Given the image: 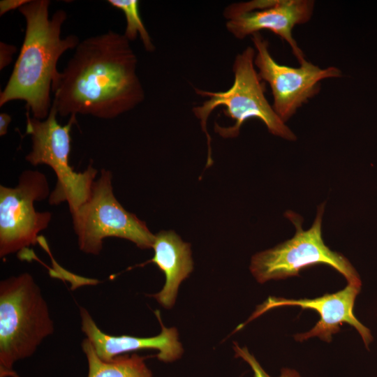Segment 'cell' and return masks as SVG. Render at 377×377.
Instances as JSON below:
<instances>
[{
    "mask_svg": "<svg viewBox=\"0 0 377 377\" xmlns=\"http://www.w3.org/2000/svg\"><path fill=\"white\" fill-rule=\"evenodd\" d=\"M137 57L124 34L113 31L80 42L52 83L57 114L110 119L145 99Z\"/></svg>",
    "mask_w": 377,
    "mask_h": 377,
    "instance_id": "cell-1",
    "label": "cell"
},
{
    "mask_svg": "<svg viewBox=\"0 0 377 377\" xmlns=\"http://www.w3.org/2000/svg\"><path fill=\"white\" fill-rule=\"evenodd\" d=\"M50 5L49 0H30L18 9L26 22L24 38L12 73L0 94L1 107L11 101H24L33 117L40 120L47 117L52 105L50 90L60 73L57 61L80 43L75 35L61 38L67 14L60 9L50 18Z\"/></svg>",
    "mask_w": 377,
    "mask_h": 377,
    "instance_id": "cell-2",
    "label": "cell"
},
{
    "mask_svg": "<svg viewBox=\"0 0 377 377\" xmlns=\"http://www.w3.org/2000/svg\"><path fill=\"white\" fill-rule=\"evenodd\" d=\"M256 51L247 47L237 54L232 64L234 82L225 91H209L194 88L195 94L207 99L200 105L193 108L194 115L200 120L207 139V167L213 163L211 137L207 131V122L214 110L223 106L225 116L235 121L232 126H222L214 124V131L223 138L238 136L242 124L249 119L256 118L263 121L268 131L283 139L294 141L297 137L274 110L265 97V82L258 76L254 65Z\"/></svg>",
    "mask_w": 377,
    "mask_h": 377,
    "instance_id": "cell-3",
    "label": "cell"
},
{
    "mask_svg": "<svg viewBox=\"0 0 377 377\" xmlns=\"http://www.w3.org/2000/svg\"><path fill=\"white\" fill-rule=\"evenodd\" d=\"M47 302L28 272L0 283V377H20L16 362L31 357L54 332Z\"/></svg>",
    "mask_w": 377,
    "mask_h": 377,
    "instance_id": "cell-4",
    "label": "cell"
},
{
    "mask_svg": "<svg viewBox=\"0 0 377 377\" xmlns=\"http://www.w3.org/2000/svg\"><path fill=\"white\" fill-rule=\"evenodd\" d=\"M57 111L52 104L49 115L40 120L27 112L25 134L31 135V149L25 160L33 166H50L57 177L54 189L49 197L51 205L68 203L74 214L89 198L98 170L89 164L83 172H75L69 163L71 149V128L76 123V115H71L65 125L57 120Z\"/></svg>",
    "mask_w": 377,
    "mask_h": 377,
    "instance_id": "cell-5",
    "label": "cell"
},
{
    "mask_svg": "<svg viewBox=\"0 0 377 377\" xmlns=\"http://www.w3.org/2000/svg\"><path fill=\"white\" fill-rule=\"evenodd\" d=\"M324 210L325 203L318 207L314 221L306 230L302 228L300 215L292 211L286 212L295 226V233L291 239L251 258L250 271L259 283L299 276L304 268L324 264L341 274L348 283L362 286L360 277L350 261L325 244L322 237Z\"/></svg>",
    "mask_w": 377,
    "mask_h": 377,
    "instance_id": "cell-6",
    "label": "cell"
},
{
    "mask_svg": "<svg viewBox=\"0 0 377 377\" xmlns=\"http://www.w3.org/2000/svg\"><path fill=\"white\" fill-rule=\"evenodd\" d=\"M112 179V172L102 169L93 183L89 199L71 214L80 250L99 255L107 237L129 240L141 249L152 248L155 235L145 221L125 209L117 200Z\"/></svg>",
    "mask_w": 377,
    "mask_h": 377,
    "instance_id": "cell-7",
    "label": "cell"
},
{
    "mask_svg": "<svg viewBox=\"0 0 377 377\" xmlns=\"http://www.w3.org/2000/svg\"><path fill=\"white\" fill-rule=\"evenodd\" d=\"M50 193L47 178L39 170L22 171L14 187L0 186L1 258L36 244L52 215L36 211L34 203L49 198Z\"/></svg>",
    "mask_w": 377,
    "mask_h": 377,
    "instance_id": "cell-8",
    "label": "cell"
},
{
    "mask_svg": "<svg viewBox=\"0 0 377 377\" xmlns=\"http://www.w3.org/2000/svg\"><path fill=\"white\" fill-rule=\"evenodd\" d=\"M251 40L258 76L269 84L273 96L272 108L285 123L318 94L321 80L342 75L337 67L320 68L307 60L297 68L279 64L272 57L269 43L260 32L253 34Z\"/></svg>",
    "mask_w": 377,
    "mask_h": 377,
    "instance_id": "cell-9",
    "label": "cell"
},
{
    "mask_svg": "<svg viewBox=\"0 0 377 377\" xmlns=\"http://www.w3.org/2000/svg\"><path fill=\"white\" fill-rule=\"evenodd\" d=\"M314 6L312 0H253L228 6L223 16L227 30L237 39L263 30L277 35L289 45L300 64L306 59L293 38V30L296 25L311 20Z\"/></svg>",
    "mask_w": 377,
    "mask_h": 377,
    "instance_id": "cell-10",
    "label": "cell"
},
{
    "mask_svg": "<svg viewBox=\"0 0 377 377\" xmlns=\"http://www.w3.org/2000/svg\"><path fill=\"white\" fill-rule=\"evenodd\" d=\"M362 286L350 283L334 293H327L313 299H286L269 297L246 322L256 318L267 311L281 306H297L303 309H313L320 315V319L315 326L307 332L295 335L296 341H303L309 338L318 337L321 340L330 342L332 336L340 331L343 323H347L359 332L365 347L369 349L374 338L370 330L355 317L353 308L355 299L361 290Z\"/></svg>",
    "mask_w": 377,
    "mask_h": 377,
    "instance_id": "cell-11",
    "label": "cell"
},
{
    "mask_svg": "<svg viewBox=\"0 0 377 377\" xmlns=\"http://www.w3.org/2000/svg\"><path fill=\"white\" fill-rule=\"evenodd\" d=\"M155 313L161 326V332L158 335L151 337L112 336L103 332L89 311L80 306L81 330L91 342L97 355L103 360H110L129 352L154 349L158 351L156 357L159 360L163 362H174L180 358L184 352L179 341L177 330L165 327L160 312L156 311Z\"/></svg>",
    "mask_w": 377,
    "mask_h": 377,
    "instance_id": "cell-12",
    "label": "cell"
},
{
    "mask_svg": "<svg viewBox=\"0 0 377 377\" xmlns=\"http://www.w3.org/2000/svg\"><path fill=\"white\" fill-rule=\"evenodd\" d=\"M154 263L164 273L165 284L152 295L165 309H171L176 301L181 283L193 269L191 245L184 242L173 230H161L154 236L152 246Z\"/></svg>",
    "mask_w": 377,
    "mask_h": 377,
    "instance_id": "cell-13",
    "label": "cell"
},
{
    "mask_svg": "<svg viewBox=\"0 0 377 377\" xmlns=\"http://www.w3.org/2000/svg\"><path fill=\"white\" fill-rule=\"evenodd\" d=\"M82 348L88 363L87 377H153L145 362V357L136 353L119 355L103 360L87 338L82 343Z\"/></svg>",
    "mask_w": 377,
    "mask_h": 377,
    "instance_id": "cell-14",
    "label": "cell"
},
{
    "mask_svg": "<svg viewBox=\"0 0 377 377\" xmlns=\"http://www.w3.org/2000/svg\"><path fill=\"white\" fill-rule=\"evenodd\" d=\"M112 7L121 10L125 16L126 25L124 35L129 40H134L138 35L147 52H153L155 46L145 28L139 12V1L108 0Z\"/></svg>",
    "mask_w": 377,
    "mask_h": 377,
    "instance_id": "cell-15",
    "label": "cell"
},
{
    "mask_svg": "<svg viewBox=\"0 0 377 377\" xmlns=\"http://www.w3.org/2000/svg\"><path fill=\"white\" fill-rule=\"evenodd\" d=\"M233 349L235 357L243 359L247 362L253 371V377H271L261 367L256 357L249 353L246 347H240L235 343ZM279 377H301L295 369L283 368Z\"/></svg>",
    "mask_w": 377,
    "mask_h": 377,
    "instance_id": "cell-16",
    "label": "cell"
},
{
    "mask_svg": "<svg viewBox=\"0 0 377 377\" xmlns=\"http://www.w3.org/2000/svg\"><path fill=\"white\" fill-rule=\"evenodd\" d=\"M17 49L15 46L0 43V69L2 70L6 66L10 64L13 59V55Z\"/></svg>",
    "mask_w": 377,
    "mask_h": 377,
    "instance_id": "cell-17",
    "label": "cell"
},
{
    "mask_svg": "<svg viewBox=\"0 0 377 377\" xmlns=\"http://www.w3.org/2000/svg\"><path fill=\"white\" fill-rule=\"evenodd\" d=\"M30 0H1L0 1V15L2 16L6 13L19 9L24 5L29 2Z\"/></svg>",
    "mask_w": 377,
    "mask_h": 377,
    "instance_id": "cell-18",
    "label": "cell"
},
{
    "mask_svg": "<svg viewBox=\"0 0 377 377\" xmlns=\"http://www.w3.org/2000/svg\"><path fill=\"white\" fill-rule=\"evenodd\" d=\"M11 121L10 116L5 112L0 114V135L3 136L8 132V128Z\"/></svg>",
    "mask_w": 377,
    "mask_h": 377,
    "instance_id": "cell-19",
    "label": "cell"
}]
</instances>
